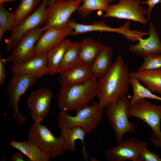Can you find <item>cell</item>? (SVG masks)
Segmentation results:
<instances>
[{
    "label": "cell",
    "instance_id": "cell-16",
    "mask_svg": "<svg viewBox=\"0 0 161 161\" xmlns=\"http://www.w3.org/2000/svg\"><path fill=\"white\" fill-rule=\"evenodd\" d=\"M73 30L72 27L67 25L61 29L50 28L45 31L35 46V55L47 52L66 39L67 36L71 35Z\"/></svg>",
    "mask_w": 161,
    "mask_h": 161
},
{
    "label": "cell",
    "instance_id": "cell-20",
    "mask_svg": "<svg viewBox=\"0 0 161 161\" xmlns=\"http://www.w3.org/2000/svg\"><path fill=\"white\" fill-rule=\"evenodd\" d=\"M58 80L61 86L83 82L92 76L89 67L79 64L60 74Z\"/></svg>",
    "mask_w": 161,
    "mask_h": 161
},
{
    "label": "cell",
    "instance_id": "cell-29",
    "mask_svg": "<svg viewBox=\"0 0 161 161\" xmlns=\"http://www.w3.org/2000/svg\"><path fill=\"white\" fill-rule=\"evenodd\" d=\"M16 26L13 13L7 10L3 6L0 5V41L6 31L12 30Z\"/></svg>",
    "mask_w": 161,
    "mask_h": 161
},
{
    "label": "cell",
    "instance_id": "cell-32",
    "mask_svg": "<svg viewBox=\"0 0 161 161\" xmlns=\"http://www.w3.org/2000/svg\"><path fill=\"white\" fill-rule=\"evenodd\" d=\"M160 3H161V0H146L141 1V4H145L148 7L146 9L147 13L146 18L149 22L151 20V14L153 7Z\"/></svg>",
    "mask_w": 161,
    "mask_h": 161
},
{
    "label": "cell",
    "instance_id": "cell-2",
    "mask_svg": "<svg viewBox=\"0 0 161 161\" xmlns=\"http://www.w3.org/2000/svg\"><path fill=\"white\" fill-rule=\"evenodd\" d=\"M97 82L92 77L81 83L61 86L57 97L59 108L76 112L89 105L96 96Z\"/></svg>",
    "mask_w": 161,
    "mask_h": 161
},
{
    "label": "cell",
    "instance_id": "cell-8",
    "mask_svg": "<svg viewBox=\"0 0 161 161\" xmlns=\"http://www.w3.org/2000/svg\"><path fill=\"white\" fill-rule=\"evenodd\" d=\"M127 114L129 118L137 117L148 125L152 132V138L161 139V106L142 99L131 104Z\"/></svg>",
    "mask_w": 161,
    "mask_h": 161
},
{
    "label": "cell",
    "instance_id": "cell-9",
    "mask_svg": "<svg viewBox=\"0 0 161 161\" xmlns=\"http://www.w3.org/2000/svg\"><path fill=\"white\" fill-rule=\"evenodd\" d=\"M49 0H43L35 11L11 31V36L5 40V50L14 49L22 37L31 30L45 24V12Z\"/></svg>",
    "mask_w": 161,
    "mask_h": 161
},
{
    "label": "cell",
    "instance_id": "cell-6",
    "mask_svg": "<svg viewBox=\"0 0 161 161\" xmlns=\"http://www.w3.org/2000/svg\"><path fill=\"white\" fill-rule=\"evenodd\" d=\"M8 81L6 92L10 101L8 107L12 109L14 120L21 126L24 125L27 117L21 114L19 111L18 104L21 97L30 87L35 85L37 79L18 74H14Z\"/></svg>",
    "mask_w": 161,
    "mask_h": 161
},
{
    "label": "cell",
    "instance_id": "cell-15",
    "mask_svg": "<svg viewBox=\"0 0 161 161\" xmlns=\"http://www.w3.org/2000/svg\"><path fill=\"white\" fill-rule=\"evenodd\" d=\"M149 27L148 37L145 39L140 38L138 43L129 48V51L143 59L161 54V41L158 33L152 22H150Z\"/></svg>",
    "mask_w": 161,
    "mask_h": 161
},
{
    "label": "cell",
    "instance_id": "cell-18",
    "mask_svg": "<svg viewBox=\"0 0 161 161\" xmlns=\"http://www.w3.org/2000/svg\"><path fill=\"white\" fill-rule=\"evenodd\" d=\"M113 54L111 47L103 45L90 67L92 77L100 78L108 71L112 64Z\"/></svg>",
    "mask_w": 161,
    "mask_h": 161
},
{
    "label": "cell",
    "instance_id": "cell-5",
    "mask_svg": "<svg viewBox=\"0 0 161 161\" xmlns=\"http://www.w3.org/2000/svg\"><path fill=\"white\" fill-rule=\"evenodd\" d=\"M28 136V140L50 159L62 155L67 151L62 137H56L40 123H33L29 129Z\"/></svg>",
    "mask_w": 161,
    "mask_h": 161
},
{
    "label": "cell",
    "instance_id": "cell-36",
    "mask_svg": "<svg viewBox=\"0 0 161 161\" xmlns=\"http://www.w3.org/2000/svg\"><path fill=\"white\" fill-rule=\"evenodd\" d=\"M16 0H0V5L3 4L6 2H13Z\"/></svg>",
    "mask_w": 161,
    "mask_h": 161
},
{
    "label": "cell",
    "instance_id": "cell-25",
    "mask_svg": "<svg viewBox=\"0 0 161 161\" xmlns=\"http://www.w3.org/2000/svg\"><path fill=\"white\" fill-rule=\"evenodd\" d=\"M80 43L72 42L66 51L60 64L59 73L63 72L80 64Z\"/></svg>",
    "mask_w": 161,
    "mask_h": 161
},
{
    "label": "cell",
    "instance_id": "cell-34",
    "mask_svg": "<svg viewBox=\"0 0 161 161\" xmlns=\"http://www.w3.org/2000/svg\"><path fill=\"white\" fill-rule=\"evenodd\" d=\"M24 154L21 151L13 153L11 156L12 161H25Z\"/></svg>",
    "mask_w": 161,
    "mask_h": 161
},
{
    "label": "cell",
    "instance_id": "cell-10",
    "mask_svg": "<svg viewBox=\"0 0 161 161\" xmlns=\"http://www.w3.org/2000/svg\"><path fill=\"white\" fill-rule=\"evenodd\" d=\"M116 4L109 5L103 15V18L112 17L125 19L145 24L149 21L146 18L147 11L140 5L141 0H118Z\"/></svg>",
    "mask_w": 161,
    "mask_h": 161
},
{
    "label": "cell",
    "instance_id": "cell-19",
    "mask_svg": "<svg viewBox=\"0 0 161 161\" xmlns=\"http://www.w3.org/2000/svg\"><path fill=\"white\" fill-rule=\"evenodd\" d=\"M146 87L154 93L161 95V68L152 69L139 70L130 73Z\"/></svg>",
    "mask_w": 161,
    "mask_h": 161
},
{
    "label": "cell",
    "instance_id": "cell-3",
    "mask_svg": "<svg viewBox=\"0 0 161 161\" xmlns=\"http://www.w3.org/2000/svg\"><path fill=\"white\" fill-rule=\"evenodd\" d=\"M105 108L95 101L76 112L72 116L67 111L60 109L58 115V125L61 129L78 126L82 128L87 134L94 132L102 119Z\"/></svg>",
    "mask_w": 161,
    "mask_h": 161
},
{
    "label": "cell",
    "instance_id": "cell-7",
    "mask_svg": "<svg viewBox=\"0 0 161 161\" xmlns=\"http://www.w3.org/2000/svg\"><path fill=\"white\" fill-rule=\"evenodd\" d=\"M83 0H60L49 4L45 12V31L67 25L72 14L78 11Z\"/></svg>",
    "mask_w": 161,
    "mask_h": 161
},
{
    "label": "cell",
    "instance_id": "cell-17",
    "mask_svg": "<svg viewBox=\"0 0 161 161\" xmlns=\"http://www.w3.org/2000/svg\"><path fill=\"white\" fill-rule=\"evenodd\" d=\"M129 21L121 27L118 28H112L102 21H96L92 24H84L75 22L70 19L67 25L73 29L71 35L75 36L84 33L102 31L108 32H115L121 34L126 38H127L131 34L132 31L129 28Z\"/></svg>",
    "mask_w": 161,
    "mask_h": 161
},
{
    "label": "cell",
    "instance_id": "cell-1",
    "mask_svg": "<svg viewBox=\"0 0 161 161\" xmlns=\"http://www.w3.org/2000/svg\"><path fill=\"white\" fill-rule=\"evenodd\" d=\"M131 84L129 66L118 56L108 71L98 80L96 96L105 107L127 95Z\"/></svg>",
    "mask_w": 161,
    "mask_h": 161
},
{
    "label": "cell",
    "instance_id": "cell-27",
    "mask_svg": "<svg viewBox=\"0 0 161 161\" xmlns=\"http://www.w3.org/2000/svg\"><path fill=\"white\" fill-rule=\"evenodd\" d=\"M113 0H83L78 11L79 15L85 18L92 12L99 10L106 12Z\"/></svg>",
    "mask_w": 161,
    "mask_h": 161
},
{
    "label": "cell",
    "instance_id": "cell-22",
    "mask_svg": "<svg viewBox=\"0 0 161 161\" xmlns=\"http://www.w3.org/2000/svg\"><path fill=\"white\" fill-rule=\"evenodd\" d=\"M72 43L69 39H65L47 52L49 75L59 73L61 62Z\"/></svg>",
    "mask_w": 161,
    "mask_h": 161
},
{
    "label": "cell",
    "instance_id": "cell-33",
    "mask_svg": "<svg viewBox=\"0 0 161 161\" xmlns=\"http://www.w3.org/2000/svg\"><path fill=\"white\" fill-rule=\"evenodd\" d=\"M5 59H2L0 57V85L1 86L4 83L5 78L4 65L6 63Z\"/></svg>",
    "mask_w": 161,
    "mask_h": 161
},
{
    "label": "cell",
    "instance_id": "cell-28",
    "mask_svg": "<svg viewBox=\"0 0 161 161\" xmlns=\"http://www.w3.org/2000/svg\"><path fill=\"white\" fill-rule=\"evenodd\" d=\"M40 0H20L17 7L13 13L16 26L30 15Z\"/></svg>",
    "mask_w": 161,
    "mask_h": 161
},
{
    "label": "cell",
    "instance_id": "cell-23",
    "mask_svg": "<svg viewBox=\"0 0 161 161\" xmlns=\"http://www.w3.org/2000/svg\"><path fill=\"white\" fill-rule=\"evenodd\" d=\"M80 43V64L90 67L103 45L89 38L82 39Z\"/></svg>",
    "mask_w": 161,
    "mask_h": 161
},
{
    "label": "cell",
    "instance_id": "cell-26",
    "mask_svg": "<svg viewBox=\"0 0 161 161\" xmlns=\"http://www.w3.org/2000/svg\"><path fill=\"white\" fill-rule=\"evenodd\" d=\"M131 85L133 95L130 99L131 104L142 99H150L161 101V97L154 94L150 89L144 87L136 78L130 76Z\"/></svg>",
    "mask_w": 161,
    "mask_h": 161
},
{
    "label": "cell",
    "instance_id": "cell-14",
    "mask_svg": "<svg viewBox=\"0 0 161 161\" xmlns=\"http://www.w3.org/2000/svg\"><path fill=\"white\" fill-rule=\"evenodd\" d=\"M47 52L38 54L31 58L11 68L13 74H18L36 79L49 74Z\"/></svg>",
    "mask_w": 161,
    "mask_h": 161
},
{
    "label": "cell",
    "instance_id": "cell-37",
    "mask_svg": "<svg viewBox=\"0 0 161 161\" xmlns=\"http://www.w3.org/2000/svg\"><path fill=\"white\" fill-rule=\"evenodd\" d=\"M60 0H49L48 2V5L50 4L53 2L56 1H57Z\"/></svg>",
    "mask_w": 161,
    "mask_h": 161
},
{
    "label": "cell",
    "instance_id": "cell-21",
    "mask_svg": "<svg viewBox=\"0 0 161 161\" xmlns=\"http://www.w3.org/2000/svg\"><path fill=\"white\" fill-rule=\"evenodd\" d=\"M60 129V136L64 140L67 151H76L77 149L75 145V141L77 140H80L82 143V153L84 159L87 161L89 157L86 151L84 142L85 136L86 134L85 131L82 128L78 126Z\"/></svg>",
    "mask_w": 161,
    "mask_h": 161
},
{
    "label": "cell",
    "instance_id": "cell-30",
    "mask_svg": "<svg viewBox=\"0 0 161 161\" xmlns=\"http://www.w3.org/2000/svg\"><path fill=\"white\" fill-rule=\"evenodd\" d=\"M139 69H152L161 68V54L144 59Z\"/></svg>",
    "mask_w": 161,
    "mask_h": 161
},
{
    "label": "cell",
    "instance_id": "cell-11",
    "mask_svg": "<svg viewBox=\"0 0 161 161\" xmlns=\"http://www.w3.org/2000/svg\"><path fill=\"white\" fill-rule=\"evenodd\" d=\"M147 142L140 141L135 137H131L121 141L118 145L104 153L109 161H137L141 151L147 148Z\"/></svg>",
    "mask_w": 161,
    "mask_h": 161
},
{
    "label": "cell",
    "instance_id": "cell-4",
    "mask_svg": "<svg viewBox=\"0 0 161 161\" xmlns=\"http://www.w3.org/2000/svg\"><path fill=\"white\" fill-rule=\"evenodd\" d=\"M130 105V97L126 95L105 107L106 113L114 131L117 143L123 140L126 133H134L137 131L135 125L129 120L127 110Z\"/></svg>",
    "mask_w": 161,
    "mask_h": 161
},
{
    "label": "cell",
    "instance_id": "cell-35",
    "mask_svg": "<svg viewBox=\"0 0 161 161\" xmlns=\"http://www.w3.org/2000/svg\"><path fill=\"white\" fill-rule=\"evenodd\" d=\"M150 140L155 147L160 148L161 150V139L156 140L151 137Z\"/></svg>",
    "mask_w": 161,
    "mask_h": 161
},
{
    "label": "cell",
    "instance_id": "cell-12",
    "mask_svg": "<svg viewBox=\"0 0 161 161\" xmlns=\"http://www.w3.org/2000/svg\"><path fill=\"white\" fill-rule=\"evenodd\" d=\"M45 31L44 27H39L25 34L13 49L11 55L5 59L6 62L11 61L13 65H16L35 56V46L41 35Z\"/></svg>",
    "mask_w": 161,
    "mask_h": 161
},
{
    "label": "cell",
    "instance_id": "cell-31",
    "mask_svg": "<svg viewBox=\"0 0 161 161\" xmlns=\"http://www.w3.org/2000/svg\"><path fill=\"white\" fill-rule=\"evenodd\" d=\"M137 161H161V158L146 148L141 151Z\"/></svg>",
    "mask_w": 161,
    "mask_h": 161
},
{
    "label": "cell",
    "instance_id": "cell-24",
    "mask_svg": "<svg viewBox=\"0 0 161 161\" xmlns=\"http://www.w3.org/2000/svg\"><path fill=\"white\" fill-rule=\"evenodd\" d=\"M10 144L26 156L30 161H49V158L42 152L32 142L27 140L23 141L11 140Z\"/></svg>",
    "mask_w": 161,
    "mask_h": 161
},
{
    "label": "cell",
    "instance_id": "cell-13",
    "mask_svg": "<svg viewBox=\"0 0 161 161\" xmlns=\"http://www.w3.org/2000/svg\"><path fill=\"white\" fill-rule=\"evenodd\" d=\"M52 95L49 89L43 88L34 91L28 97V106L34 123H40L47 116Z\"/></svg>",
    "mask_w": 161,
    "mask_h": 161
}]
</instances>
